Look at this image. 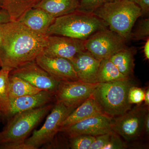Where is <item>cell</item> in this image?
I'll use <instances>...</instances> for the list:
<instances>
[{"label": "cell", "instance_id": "obj_2", "mask_svg": "<svg viewBox=\"0 0 149 149\" xmlns=\"http://www.w3.org/2000/svg\"><path fill=\"white\" fill-rule=\"evenodd\" d=\"M92 14L104 22L110 30L126 41L130 40L134 24L141 17L140 8L130 0H115L107 3Z\"/></svg>", "mask_w": 149, "mask_h": 149}, {"label": "cell", "instance_id": "obj_30", "mask_svg": "<svg viewBox=\"0 0 149 149\" xmlns=\"http://www.w3.org/2000/svg\"><path fill=\"white\" fill-rule=\"evenodd\" d=\"M0 149H35L25 142L5 143L0 144Z\"/></svg>", "mask_w": 149, "mask_h": 149}, {"label": "cell", "instance_id": "obj_36", "mask_svg": "<svg viewBox=\"0 0 149 149\" xmlns=\"http://www.w3.org/2000/svg\"><path fill=\"white\" fill-rule=\"evenodd\" d=\"M2 24L0 25V45L1 43L2 40Z\"/></svg>", "mask_w": 149, "mask_h": 149}, {"label": "cell", "instance_id": "obj_35", "mask_svg": "<svg viewBox=\"0 0 149 149\" xmlns=\"http://www.w3.org/2000/svg\"><path fill=\"white\" fill-rule=\"evenodd\" d=\"M144 102L145 104L147 107L149 105V88L147 89L145 92V96H144Z\"/></svg>", "mask_w": 149, "mask_h": 149}, {"label": "cell", "instance_id": "obj_22", "mask_svg": "<svg viewBox=\"0 0 149 149\" xmlns=\"http://www.w3.org/2000/svg\"><path fill=\"white\" fill-rule=\"evenodd\" d=\"M109 58L101 61L97 74V83H109L126 79Z\"/></svg>", "mask_w": 149, "mask_h": 149}, {"label": "cell", "instance_id": "obj_38", "mask_svg": "<svg viewBox=\"0 0 149 149\" xmlns=\"http://www.w3.org/2000/svg\"><path fill=\"white\" fill-rule=\"evenodd\" d=\"M2 3V0H0V8H1Z\"/></svg>", "mask_w": 149, "mask_h": 149}, {"label": "cell", "instance_id": "obj_8", "mask_svg": "<svg viewBox=\"0 0 149 149\" xmlns=\"http://www.w3.org/2000/svg\"><path fill=\"white\" fill-rule=\"evenodd\" d=\"M99 83H85L80 80H62L55 93L56 102L75 109L93 95Z\"/></svg>", "mask_w": 149, "mask_h": 149}, {"label": "cell", "instance_id": "obj_7", "mask_svg": "<svg viewBox=\"0 0 149 149\" xmlns=\"http://www.w3.org/2000/svg\"><path fill=\"white\" fill-rule=\"evenodd\" d=\"M126 41L109 28L96 32L85 41V47L96 58H109L118 51L126 47Z\"/></svg>", "mask_w": 149, "mask_h": 149}, {"label": "cell", "instance_id": "obj_14", "mask_svg": "<svg viewBox=\"0 0 149 149\" xmlns=\"http://www.w3.org/2000/svg\"><path fill=\"white\" fill-rule=\"evenodd\" d=\"M54 98V93L42 90L36 94L12 100L10 101L9 111L6 120L19 113L50 104Z\"/></svg>", "mask_w": 149, "mask_h": 149}, {"label": "cell", "instance_id": "obj_19", "mask_svg": "<svg viewBox=\"0 0 149 149\" xmlns=\"http://www.w3.org/2000/svg\"><path fill=\"white\" fill-rule=\"evenodd\" d=\"M135 52L134 49L126 47L116 53L109 58L120 73L127 78H130L133 73L135 66Z\"/></svg>", "mask_w": 149, "mask_h": 149}, {"label": "cell", "instance_id": "obj_21", "mask_svg": "<svg viewBox=\"0 0 149 149\" xmlns=\"http://www.w3.org/2000/svg\"><path fill=\"white\" fill-rule=\"evenodd\" d=\"M42 91L22 78L9 74V96L10 102L23 96L33 95Z\"/></svg>", "mask_w": 149, "mask_h": 149}, {"label": "cell", "instance_id": "obj_28", "mask_svg": "<svg viewBox=\"0 0 149 149\" xmlns=\"http://www.w3.org/2000/svg\"><path fill=\"white\" fill-rule=\"evenodd\" d=\"M126 148V145L121 140L120 136L113 131L111 134L108 143L104 149H123Z\"/></svg>", "mask_w": 149, "mask_h": 149}, {"label": "cell", "instance_id": "obj_11", "mask_svg": "<svg viewBox=\"0 0 149 149\" xmlns=\"http://www.w3.org/2000/svg\"><path fill=\"white\" fill-rule=\"evenodd\" d=\"M10 74L22 78L36 88L54 94L60 82L39 66L35 60L12 70Z\"/></svg>", "mask_w": 149, "mask_h": 149}, {"label": "cell", "instance_id": "obj_26", "mask_svg": "<svg viewBox=\"0 0 149 149\" xmlns=\"http://www.w3.org/2000/svg\"><path fill=\"white\" fill-rule=\"evenodd\" d=\"M115 0H80L77 11L83 13L92 14L96 9L107 3Z\"/></svg>", "mask_w": 149, "mask_h": 149}, {"label": "cell", "instance_id": "obj_9", "mask_svg": "<svg viewBox=\"0 0 149 149\" xmlns=\"http://www.w3.org/2000/svg\"><path fill=\"white\" fill-rule=\"evenodd\" d=\"M148 107L138 106L122 115L113 118V130L127 142L135 141L144 130Z\"/></svg>", "mask_w": 149, "mask_h": 149}, {"label": "cell", "instance_id": "obj_12", "mask_svg": "<svg viewBox=\"0 0 149 149\" xmlns=\"http://www.w3.org/2000/svg\"><path fill=\"white\" fill-rule=\"evenodd\" d=\"M47 44L43 54L50 57L62 58L71 61L77 54L86 50L85 40L59 35H47Z\"/></svg>", "mask_w": 149, "mask_h": 149}, {"label": "cell", "instance_id": "obj_34", "mask_svg": "<svg viewBox=\"0 0 149 149\" xmlns=\"http://www.w3.org/2000/svg\"><path fill=\"white\" fill-rule=\"evenodd\" d=\"M144 53L147 59H149V39L146 40L144 46Z\"/></svg>", "mask_w": 149, "mask_h": 149}, {"label": "cell", "instance_id": "obj_33", "mask_svg": "<svg viewBox=\"0 0 149 149\" xmlns=\"http://www.w3.org/2000/svg\"><path fill=\"white\" fill-rule=\"evenodd\" d=\"M144 129L147 135L149 133V111L147 112L145 117V122H144Z\"/></svg>", "mask_w": 149, "mask_h": 149}, {"label": "cell", "instance_id": "obj_29", "mask_svg": "<svg viewBox=\"0 0 149 149\" xmlns=\"http://www.w3.org/2000/svg\"><path fill=\"white\" fill-rule=\"evenodd\" d=\"M111 132L95 136L89 149H104L108 143Z\"/></svg>", "mask_w": 149, "mask_h": 149}, {"label": "cell", "instance_id": "obj_17", "mask_svg": "<svg viewBox=\"0 0 149 149\" xmlns=\"http://www.w3.org/2000/svg\"><path fill=\"white\" fill-rule=\"evenodd\" d=\"M103 114L99 104L92 95L73 110L68 116L63 121L61 130L89 118Z\"/></svg>", "mask_w": 149, "mask_h": 149}, {"label": "cell", "instance_id": "obj_32", "mask_svg": "<svg viewBox=\"0 0 149 149\" xmlns=\"http://www.w3.org/2000/svg\"><path fill=\"white\" fill-rule=\"evenodd\" d=\"M11 21L10 17L8 13L3 9H0V25L8 23Z\"/></svg>", "mask_w": 149, "mask_h": 149}, {"label": "cell", "instance_id": "obj_1", "mask_svg": "<svg viewBox=\"0 0 149 149\" xmlns=\"http://www.w3.org/2000/svg\"><path fill=\"white\" fill-rule=\"evenodd\" d=\"M0 45L1 68L12 70L35 61L43 53L47 35L34 32L19 21L2 24Z\"/></svg>", "mask_w": 149, "mask_h": 149}, {"label": "cell", "instance_id": "obj_16", "mask_svg": "<svg viewBox=\"0 0 149 149\" xmlns=\"http://www.w3.org/2000/svg\"><path fill=\"white\" fill-rule=\"evenodd\" d=\"M55 18L42 9L33 8L27 11L18 21L34 32L46 35L48 28Z\"/></svg>", "mask_w": 149, "mask_h": 149}, {"label": "cell", "instance_id": "obj_31", "mask_svg": "<svg viewBox=\"0 0 149 149\" xmlns=\"http://www.w3.org/2000/svg\"><path fill=\"white\" fill-rule=\"evenodd\" d=\"M134 2L141 9V17L148 16L149 0H135Z\"/></svg>", "mask_w": 149, "mask_h": 149}, {"label": "cell", "instance_id": "obj_3", "mask_svg": "<svg viewBox=\"0 0 149 149\" xmlns=\"http://www.w3.org/2000/svg\"><path fill=\"white\" fill-rule=\"evenodd\" d=\"M108 28L104 22L93 14L76 11L56 17L46 35H59L86 40L96 32Z\"/></svg>", "mask_w": 149, "mask_h": 149}, {"label": "cell", "instance_id": "obj_20", "mask_svg": "<svg viewBox=\"0 0 149 149\" xmlns=\"http://www.w3.org/2000/svg\"><path fill=\"white\" fill-rule=\"evenodd\" d=\"M40 0H2L1 8L8 13L11 21H18L27 11L35 7Z\"/></svg>", "mask_w": 149, "mask_h": 149}, {"label": "cell", "instance_id": "obj_25", "mask_svg": "<svg viewBox=\"0 0 149 149\" xmlns=\"http://www.w3.org/2000/svg\"><path fill=\"white\" fill-rule=\"evenodd\" d=\"M95 136L79 135L69 139V147L72 149H89Z\"/></svg>", "mask_w": 149, "mask_h": 149}, {"label": "cell", "instance_id": "obj_37", "mask_svg": "<svg viewBox=\"0 0 149 149\" xmlns=\"http://www.w3.org/2000/svg\"><path fill=\"white\" fill-rule=\"evenodd\" d=\"M1 121H3V117L1 112H0V122H1Z\"/></svg>", "mask_w": 149, "mask_h": 149}, {"label": "cell", "instance_id": "obj_4", "mask_svg": "<svg viewBox=\"0 0 149 149\" xmlns=\"http://www.w3.org/2000/svg\"><path fill=\"white\" fill-rule=\"evenodd\" d=\"M133 86L129 78L109 83H99L93 94L104 114L113 118L122 115L131 109L128 91Z\"/></svg>", "mask_w": 149, "mask_h": 149}, {"label": "cell", "instance_id": "obj_6", "mask_svg": "<svg viewBox=\"0 0 149 149\" xmlns=\"http://www.w3.org/2000/svg\"><path fill=\"white\" fill-rule=\"evenodd\" d=\"M52 109L42 126L39 130H34L32 136L24 141L35 149H39L52 141L60 131L63 121L74 109L58 102H56Z\"/></svg>", "mask_w": 149, "mask_h": 149}, {"label": "cell", "instance_id": "obj_15", "mask_svg": "<svg viewBox=\"0 0 149 149\" xmlns=\"http://www.w3.org/2000/svg\"><path fill=\"white\" fill-rule=\"evenodd\" d=\"M70 62L79 80L85 83H97V74L100 60L85 50L77 54Z\"/></svg>", "mask_w": 149, "mask_h": 149}, {"label": "cell", "instance_id": "obj_39", "mask_svg": "<svg viewBox=\"0 0 149 149\" xmlns=\"http://www.w3.org/2000/svg\"><path fill=\"white\" fill-rule=\"evenodd\" d=\"M1 63H0V70L1 69Z\"/></svg>", "mask_w": 149, "mask_h": 149}, {"label": "cell", "instance_id": "obj_24", "mask_svg": "<svg viewBox=\"0 0 149 149\" xmlns=\"http://www.w3.org/2000/svg\"><path fill=\"white\" fill-rule=\"evenodd\" d=\"M149 39V19L140 20L134 30H132L130 39L135 40H147Z\"/></svg>", "mask_w": 149, "mask_h": 149}, {"label": "cell", "instance_id": "obj_5", "mask_svg": "<svg viewBox=\"0 0 149 149\" xmlns=\"http://www.w3.org/2000/svg\"><path fill=\"white\" fill-rule=\"evenodd\" d=\"M53 107L51 104H49L19 113L8 118L5 126L0 131V144L24 142Z\"/></svg>", "mask_w": 149, "mask_h": 149}, {"label": "cell", "instance_id": "obj_18", "mask_svg": "<svg viewBox=\"0 0 149 149\" xmlns=\"http://www.w3.org/2000/svg\"><path fill=\"white\" fill-rule=\"evenodd\" d=\"M80 0H40L34 8L42 9L55 18L76 11Z\"/></svg>", "mask_w": 149, "mask_h": 149}, {"label": "cell", "instance_id": "obj_40", "mask_svg": "<svg viewBox=\"0 0 149 149\" xmlns=\"http://www.w3.org/2000/svg\"><path fill=\"white\" fill-rule=\"evenodd\" d=\"M130 1H132L134 2V1H135V0H130Z\"/></svg>", "mask_w": 149, "mask_h": 149}, {"label": "cell", "instance_id": "obj_10", "mask_svg": "<svg viewBox=\"0 0 149 149\" xmlns=\"http://www.w3.org/2000/svg\"><path fill=\"white\" fill-rule=\"evenodd\" d=\"M113 118L103 114L89 118L62 128L60 132L68 139L79 135L99 136L113 132Z\"/></svg>", "mask_w": 149, "mask_h": 149}, {"label": "cell", "instance_id": "obj_27", "mask_svg": "<svg viewBox=\"0 0 149 149\" xmlns=\"http://www.w3.org/2000/svg\"><path fill=\"white\" fill-rule=\"evenodd\" d=\"M145 92L139 87L131 86L128 91V99L129 103L140 104L144 101Z\"/></svg>", "mask_w": 149, "mask_h": 149}, {"label": "cell", "instance_id": "obj_23", "mask_svg": "<svg viewBox=\"0 0 149 149\" xmlns=\"http://www.w3.org/2000/svg\"><path fill=\"white\" fill-rule=\"evenodd\" d=\"M10 70H0V112L3 121H5L9 111L10 102L9 96V76Z\"/></svg>", "mask_w": 149, "mask_h": 149}, {"label": "cell", "instance_id": "obj_13", "mask_svg": "<svg viewBox=\"0 0 149 149\" xmlns=\"http://www.w3.org/2000/svg\"><path fill=\"white\" fill-rule=\"evenodd\" d=\"M35 61L56 80H79L72 63L67 59L50 57L42 54L36 58Z\"/></svg>", "mask_w": 149, "mask_h": 149}]
</instances>
